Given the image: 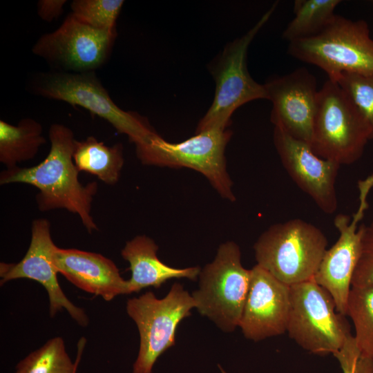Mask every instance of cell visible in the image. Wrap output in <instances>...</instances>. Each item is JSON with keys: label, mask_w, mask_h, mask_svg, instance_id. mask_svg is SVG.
Listing matches in <instances>:
<instances>
[{"label": "cell", "mask_w": 373, "mask_h": 373, "mask_svg": "<svg viewBox=\"0 0 373 373\" xmlns=\"http://www.w3.org/2000/svg\"><path fill=\"white\" fill-rule=\"evenodd\" d=\"M50 151L36 166L6 169L0 173V184L23 183L39 189L36 195L38 209L41 211L65 209L77 214L89 233L98 229L91 216L93 198L97 183L82 184L79 171L73 161L74 133L61 124H53L49 128Z\"/></svg>", "instance_id": "1"}, {"label": "cell", "mask_w": 373, "mask_h": 373, "mask_svg": "<svg viewBox=\"0 0 373 373\" xmlns=\"http://www.w3.org/2000/svg\"><path fill=\"white\" fill-rule=\"evenodd\" d=\"M275 2L245 35L227 44L208 65L216 83L214 98L209 108L199 121L195 133L211 129L225 130L231 124L234 111L251 101L266 99L264 84L250 75L247 64L251 41L276 9Z\"/></svg>", "instance_id": "2"}, {"label": "cell", "mask_w": 373, "mask_h": 373, "mask_svg": "<svg viewBox=\"0 0 373 373\" xmlns=\"http://www.w3.org/2000/svg\"><path fill=\"white\" fill-rule=\"evenodd\" d=\"M327 242L319 228L300 218L276 223L254 245L256 265L289 286L313 280Z\"/></svg>", "instance_id": "3"}, {"label": "cell", "mask_w": 373, "mask_h": 373, "mask_svg": "<svg viewBox=\"0 0 373 373\" xmlns=\"http://www.w3.org/2000/svg\"><path fill=\"white\" fill-rule=\"evenodd\" d=\"M31 90L43 97L88 110L106 120L118 133L126 135L135 147L149 143L158 134L146 117L117 106L95 72L41 73L32 81Z\"/></svg>", "instance_id": "4"}, {"label": "cell", "mask_w": 373, "mask_h": 373, "mask_svg": "<svg viewBox=\"0 0 373 373\" xmlns=\"http://www.w3.org/2000/svg\"><path fill=\"white\" fill-rule=\"evenodd\" d=\"M287 52L321 68L334 82L343 73L373 74V39L363 19L335 15L319 33L289 42Z\"/></svg>", "instance_id": "5"}, {"label": "cell", "mask_w": 373, "mask_h": 373, "mask_svg": "<svg viewBox=\"0 0 373 373\" xmlns=\"http://www.w3.org/2000/svg\"><path fill=\"white\" fill-rule=\"evenodd\" d=\"M371 140L368 124L347 93L327 79L318 92L310 146L318 156L341 165L358 161Z\"/></svg>", "instance_id": "6"}, {"label": "cell", "mask_w": 373, "mask_h": 373, "mask_svg": "<svg viewBox=\"0 0 373 373\" xmlns=\"http://www.w3.org/2000/svg\"><path fill=\"white\" fill-rule=\"evenodd\" d=\"M251 278L241 262L238 245L222 244L214 260L199 274V288L191 294L195 308L220 329L231 332L239 327Z\"/></svg>", "instance_id": "7"}, {"label": "cell", "mask_w": 373, "mask_h": 373, "mask_svg": "<svg viewBox=\"0 0 373 373\" xmlns=\"http://www.w3.org/2000/svg\"><path fill=\"white\" fill-rule=\"evenodd\" d=\"M345 316L314 280L290 286L286 332L304 350L318 355L336 354L352 334Z\"/></svg>", "instance_id": "8"}, {"label": "cell", "mask_w": 373, "mask_h": 373, "mask_svg": "<svg viewBox=\"0 0 373 373\" xmlns=\"http://www.w3.org/2000/svg\"><path fill=\"white\" fill-rule=\"evenodd\" d=\"M229 129H211L178 143L159 134L149 143L136 146L142 164L171 168L186 167L204 175L220 195L236 200L233 182L227 170L225 149L232 136Z\"/></svg>", "instance_id": "9"}, {"label": "cell", "mask_w": 373, "mask_h": 373, "mask_svg": "<svg viewBox=\"0 0 373 373\" xmlns=\"http://www.w3.org/2000/svg\"><path fill=\"white\" fill-rule=\"evenodd\" d=\"M193 308L195 302L192 295L180 283H174L162 298L147 291L128 300L126 312L136 323L140 338L133 373H151L159 356L175 345L177 327Z\"/></svg>", "instance_id": "10"}, {"label": "cell", "mask_w": 373, "mask_h": 373, "mask_svg": "<svg viewBox=\"0 0 373 373\" xmlns=\"http://www.w3.org/2000/svg\"><path fill=\"white\" fill-rule=\"evenodd\" d=\"M116 37V30L93 28L70 12L58 28L41 36L32 51L55 71L95 72L108 61Z\"/></svg>", "instance_id": "11"}, {"label": "cell", "mask_w": 373, "mask_h": 373, "mask_svg": "<svg viewBox=\"0 0 373 373\" xmlns=\"http://www.w3.org/2000/svg\"><path fill=\"white\" fill-rule=\"evenodd\" d=\"M273 140L283 167L296 184L326 214L338 208L337 163L316 155L309 144L274 126Z\"/></svg>", "instance_id": "12"}, {"label": "cell", "mask_w": 373, "mask_h": 373, "mask_svg": "<svg viewBox=\"0 0 373 373\" xmlns=\"http://www.w3.org/2000/svg\"><path fill=\"white\" fill-rule=\"evenodd\" d=\"M359 204L351 217L337 214L334 225L339 232L334 245L327 249L313 280L333 298L336 311L346 316V307L352 280L361 252V221L369 207L365 195L358 198Z\"/></svg>", "instance_id": "13"}, {"label": "cell", "mask_w": 373, "mask_h": 373, "mask_svg": "<svg viewBox=\"0 0 373 373\" xmlns=\"http://www.w3.org/2000/svg\"><path fill=\"white\" fill-rule=\"evenodd\" d=\"M264 86L272 103L270 120L274 126L310 144L318 92L315 76L301 67L273 77Z\"/></svg>", "instance_id": "14"}, {"label": "cell", "mask_w": 373, "mask_h": 373, "mask_svg": "<svg viewBox=\"0 0 373 373\" xmlns=\"http://www.w3.org/2000/svg\"><path fill=\"white\" fill-rule=\"evenodd\" d=\"M56 248L50 236V222L46 218L35 219L31 225L30 243L24 257L15 264L1 263V285L17 278L38 282L48 294L51 317L65 309L79 325L85 327L88 323L86 313L69 300L59 284L58 271L53 261Z\"/></svg>", "instance_id": "15"}, {"label": "cell", "mask_w": 373, "mask_h": 373, "mask_svg": "<svg viewBox=\"0 0 373 373\" xmlns=\"http://www.w3.org/2000/svg\"><path fill=\"white\" fill-rule=\"evenodd\" d=\"M290 305V286L256 265L239 327L245 338L259 341L284 334Z\"/></svg>", "instance_id": "16"}, {"label": "cell", "mask_w": 373, "mask_h": 373, "mask_svg": "<svg viewBox=\"0 0 373 373\" xmlns=\"http://www.w3.org/2000/svg\"><path fill=\"white\" fill-rule=\"evenodd\" d=\"M53 261L58 273L70 283L106 301L130 294L128 280L122 278L115 264L102 254L57 247Z\"/></svg>", "instance_id": "17"}, {"label": "cell", "mask_w": 373, "mask_h": 373, "mask_svg": "<svg viewBox=\"0 0 373 373\" xmlns=\"http://www.w3.org/2000/svg\"><path fill=\"white\" fill-rule=\"evenodd\" d=\"M158 246L149 237L137 236L126 242L121 251L128 262L131 277L128 280L130 294L149 287H160L172 278L195 280L200 273L199 267L174 268L162 262L157 256Z\"/></svg>", "instance_id": "18"}, {"label": "cell", "mask_w": 373, "mask_h": 373, "mask_svg": "<svg viewBox=\"0 0 373 373\" xmlns=\"http://www.w3.org/2000/svg\"><path fill=\"white\" fill-rule=\"evenodd\" d=\"M73 161L79 172L89 173L113 185L118 182L124 163L123 146L121 143L107 146L93 136L75 140Z\"/></svg>", "instance_id": "19"}, {"label": "cell", "mask_w": 373, "mask_h": 373, "mask_svg": "<svg viewBox=\"0 0 373 373\" xmlns=\"http://www.w3.org/2000/svg\"><path fill=\"white\" fill-rule=\"evenodd\" d=\"M46 142L42 125L32 118H23L17 125L0 120V162L7 169L32 160Z\"/></svg>", "instance_id": "20"}, {"label": "cell", "mask_w": 373, "mask_h": 373, "mask_svg": "<svg viewBox=\"0 0 373 373\" xmlns=\"http://www.w3.org/2000/svg\"><path fill=\"white\" fill-rule=\"evenodd\" d=\"M341 0H296L294 17L284 30L282 37L289 43L314 36L333 19Z\"/></svg>", "instance_id": "21"}, {"label": "cell", "mask_w": 373, "mask_h": 373, "mask_svg": "<svg viewBox=\"0 0 373 373\" xmlns=\"http://www.w3.org/2000/svg\"><path fill=\"white\" fill-rule=\"evenodd\" d=\"M85 343V338H81L77 360L73 363L64 340L58 336L52 338L22 359L17 364L15 373H75Z\"/></svg>", "instance_id": "22"}, {"label": "cell", "mask_w": 373, "mask_h": 373, "mask_svg": "<svg viewBox=\"0 0 373 373\" xmlns=\"http://www.w3.org/2000/svg\"><path fill=\"white\" fill-rule=\"evenodd\" d=\"M346 316L353 322L354 337L361 354L373 359V284L351 287Z\"/></svg>", "instance_id": "23"}, {"label": "cell", "mask_w": 373, "mask_h": 373, "mask_svg": "<svg viewBox=\"0 0 373 373\" xmlns=\"http://www.w3.org/2000/svg\"><path fill=\"white\" fill-rule=\"evenodd\" d=\"M123 0H75L71 13L82 22L102 30H116Z\"/></svg>", "instance_id": "24"}, {"label": "cell", "mask_w": 373, "mask_h": 373, "mask_svg": "<svg viewBox=\"0 0 373 373\" xmlns=\"http://www.w3.org/2000/svg\"><path fill=\"white\" fill-rule=\"evenodd\" d=\"M369 125L373 139V74L343 73L336 81Z\"/></svg>", "instance_id": "25"}, {"label": "cell", "mask_w": 373, "mask_h": 373, "mask_svg": "<svg viewBox=\"0 0 373 373\" xmlns=\"http://www.w3.org/2000/svg\"><path fill=\"white\" fill-rule=\"evenodd\" d=\"M362 236L360 256L355 268L352 287L373 284V221L361 224Z\"/></svg>", "instance_id": "26"}, {"label": "cell", "mask_w": 373, "mask_h": 373, "mask_svg": "<svg viewBox=\"0 0 373 373\" xmlns=\"http://www.w3.org/2000/svg\"><path fill=\"white\" fill-rule=\"evenodd\" d=\"M334 356L343 373H373V359L361 354L352 334Z\"/></svg>", "instance_id": "27"}, {"label": "cell", "mask_w": 373, "mask_h": 373, "mask_svg": "<svg viewBox=\"0 0 373 373\" xmlns=\"http://www.w3.org/2000/svg\"><path fill=\"white\" fill-rule=\"evenodd\" d=\"M66 0H40L37 3V14L44 21L51 22L62 13Z\"/></svg>", "instance_id": "28"}]
</instances>
